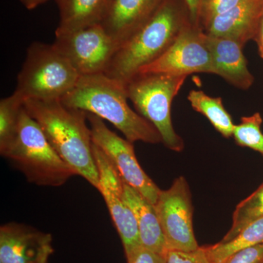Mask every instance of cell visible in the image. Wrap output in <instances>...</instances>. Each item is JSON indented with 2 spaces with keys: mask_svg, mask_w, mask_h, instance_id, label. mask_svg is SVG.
<instances>
[{
  "mask_svg": "<svg viewBox=\"0 0 263 263\" xmlns=\"http://www.w3.org/2000/svg\"><path fill=\"white\" fill-rule=\"evenodd\" d=\"M24 108L41 126L59 156L98 190L99 173L93 155L87 113L66 106L60 100H24Z\"/></svg>",
  "mask_w": 263,
  "mask_h": 263,
  "instance_id": "6da1fadb",
  "label": "cell"
},
{
  "mask_svg": "<svg viewBox=\"0 0 263 263\" xmlns=\"http://www.w3.org/2000/svg\"><path fill=\"white\" fill-rule=\"evenodd\" d=\"M190 23L184 0H164L146 23L118 48L104 73L125 84L141 68L162 56Z\"/></svg>",
  "mask_w": 263,
  "mask_h": 263,
  "instance_id": "7a4b0ae2",
  "label": "cell"
},
{
  "mask_svg": "<svg viewBox=\"0 0 263 263\" xmlns=\"http://www.w3.org/2000/svg\"><path fill=\"white\" fill-rule=\"evenodd\" d=\"M127 100L125 85L105 73H98L81 76L75 87L61 101L69 108L111 123L131 143H161L162 138L157 128L134 111Z\"/></svg>",
  "mask_w": 263,
  "mask_h": 263,
  "instance_id": "3957f363",
  "label": "cell"
},
{
  "mask_svg": "<svg viewBox=\"0 0 263 263\" xmlns=\"http://www.w3.org/2000/svg\"><path fill=\"white\" fill-rule=\"evenodd\" d=\"M0 154L38 186H62L76 173L53 149L41 126L22 109L13 136L0 146Z\"/></svg>",
  "mask_w": 263,
  "mask_h": 263,
  "instance_id": "277c9868",
  "label": "cell"
},
{
  "mask_svg": "<svg viewBox=\"0 0 263 263\" xmlns=\"http://www.w3.org/2000/svg\"><path fill=\"white\" fill-rule=\"evenodd\" d=\"M80 77L53 44L34 42L27 48L15 91L24 100H61L75 87Z\"/></svg>",
  "mask_w": 263,
  "mask_h": 263,
  "instance_id": "5b68a950",
  "label": "cell"
},
{
  "mask_svg": "<svg viewBox=\"0 0 263 263\" xmlns=\"http://www.w3.org/2000/svg\"><path fill=\"white\" fill-rule=\"evenodd\" d=\"M186 78L162 73H138L124 84L128 99L137 111L157 128L164 146L176 152L183 151L184 142L173 125L171 104Z\"/></svg>",
  "mask_w": 263,
  "mask_h": 263,
  "instance_id": "8992f818",
  "label": "cell"
},
{
  "mask_svg": "<svg viewBox=\"0 0 263 263\" xmlns=\"http://www.w3.org/2000/svg\"><path fill=\"white\" fill-rule=\"evenodd\" d=\"M167 251L193 252L199 248L193 230V206L187 181L183 176L171 187L161 190L155 204Z\"/></svg>",
  "mask_w": 263,
  "mask_h": 263,
  "instance_id": "52a82bcc",
  "label": "cell"
},
{
  "mask_svg": "<svg viewBox=\"0 0 263 263\" xmlns=\"http://www.w3.org/2000/svg\"><path fill=\"white\" fill-rule=\"evenodd\" d=\"M55 34L53 46L80 76L104 73L118 49L100 24Z\"/></svg>",
  "mask_w": 263,
  "mask_h": 263,
  "instance_id": "ba28073f",
  "label": "cell"
},
{
  "mask_svg": "<svg viewBox=\"0 0 263 263\" xmlns=\"http://www.w3.org/2000/svg\"><path fill=\"white\" fill-rule=\"evenodd\" d=\"M202 72L215 74L212 54L205 41V33L198 26L190 23L162 56L143 67L138 73L188 77L190 74Z\"/></svg>",
  "mask_w": 263,
  "mask_h": 263,
  "instance_id": "9c48e42d",
  "label": "cell"
},
{
  "mask_svg": "<svg viewBox=\"0 0 263 263\" xmlns=\"http://www.w3.org/2000/svg\"><path fill=\"white\" fill-rule=\"evenodd\" d=\"M87 120L93 143L108 157L124 182L155 205L161 190L142 169L133 143L109 129L100 117L87 113Z\"/></svg>",
  "mask_w": 263,
  "mask_h": 263,
  "instance_id": "30bf717a",
  "label": "cell"
},
{
  "mask_svg": "<svg viewBox=\"0 0 263 263\" xmlns=\"http://www.w3.org/2000/svg\"><path fill=\"white\" fill-rule=\"evenodd\" d=\"M92 151L99 173L98 191L106 202L127 256L142 245L136 217L124 199V181L108 157L95 143Z\"/></svg>",
  "mask_w": 263,
  "mask_h": 263,
  "instance_id": "8fae6325",
  "label": "cell"
},
{
  "mask_svg": "<svg viewBox=\"0 0 263 263\" xmlns=\"http://www.w3.org/2000/svg\"><path fill=\"white\" fill-rule=\"evenodd\" d=\"M53 252L49 233L16 222L0 228V263H47Z\"/></svg>",
  "mask_w": 263,
  "mask_h": 263,
  "instance_id": "7c38bea8",
  "label": "cell"
},
{
  "mask_svg": "<svg viewBox=\"0 0 263 263\" xmlns=\"http://www.w3.org/2000/svg\"><path fill=\"white\" fill-rule=\"evenodd\" d=\"M164 0H110L100 25L118 48L158 9Z\"/></svg>",
  "mask_w": 263,
  "mask_h": 263,
  "instance_id": "4fadbf2b",
  "label": "cell"
},
{
  "mask_svg": "<svg viewBox=\"0 0 263 263\" xmlns=\"http://www.w3.org/2000/svg\"><path fill=\"white\" fill-rule=\"evenodd\" d=\"M263 18V0H245L226 13L211 21L203 32L228 38L245 46L254 41Z\"/></svg>",
  "mask_w": 263,
  "mask_h": 263,
  "instance_id": "5bb4252c",
  "label": "cell"
},
{
  "mask_svg": "<svg viewBox=\"0 0 263 263\" xmlns=\"http://www.w3.org/2000/svg\"><path fill=\"white\" fill-rule=\"evenodd\" d=\"M205 41L212 54L215 75L235 88L249 89L254 84V77L249 70L243 54L245 46L233 40L207 34Z\"/></svg>",
  "mask_w": 263,
  "mask_h": 263,
  "instance_id": "9a60e30c",
  "label": "cell"
},
{
  "mask_svg": "<svg viewBox=\"0 0 263 263\" xmlns=\"http://www.w3.org/2000/svg\"><path fill=\"white\" fill-rule=\"evenodd\" d=\"M123 195L136 217L142 247L165 255L167 245L154 204L125 182Z\"/></svg>",
  "mask_w": 263,
  "mask_h": 263,
  "instance_id": "2e32d148",
  "label": "cell"
},
{
  "mask_svg": "<svg viewBox=\"0 0 263 263\" xmlns=\"http://www.w3.org/2000/svg\"><path fill=\"white\" fill-rule=\"evenodd\" d=\"M110 0H55L60 10L56 32H70L100 24Z\"/></svg>",
  "mask_w": 263,
  "mask_h": 263,
  "instance_id": "e0dca14e",
  "label": "cell"
},
{
  "mask_svg": "<svg viewBox=\"0 0 263 263\" xmlns=\"http://www.w3.org/2000/svg\"><path fill=\"white\" fill-rule=\"evenodd\" d=\"M192 108L209 119L213 127L226 138L233 136L234 123L227 111L221 98H214L201 90L193 89L187 97Z\"/></svg>",
  "mask_w": 263,
  "mask_h": 263,
  "instance_id": "ac0fdd59",
  "label": "cell"
},
{
  "mask_svg": "<svg viewBox=\"0 0 263 263\" xmlns=\"http://www.w3.org/2000/svg\"><path fill=\"white\" fill-rule=\"evenodd\" d=\"M260 243H263V217L252 221L229 241L204 247L211 262L222 263L235 252Z\"/></svg>",
  "mask_w": 263,
  "mask_h": 263,
  "instance_id": "d6986e66",
  "label": "cell"
},
{
  "mask_svg": "<svg viewBox=\"0 0 263 263\" xmlns=\"http://www.w3.org/2000/svg\"><path fill=\"white\" fill-rule=\"evenodd\" d=\"M263 217V183L252 195L237 205L233 215V223L229 231L220 242L234 238L245 227Z\"/></svg>",
  "mask_w": 263,
  "mask_h": 263,
  "instance_id": "ffe728a7",
  "label": "cell"
},
{
  "mask_svg": "<svg viewBox=\"0 0 263 263\" xmlns=\"http://www.w3.org/2000/svg\"><path fill=\"white\" fill-rule=\"evenodd\" d=\"M262 117L259 112L243 117L240 124L235 125L233 137L237 145L259 152L263 157Z\"/></svg>",
  "mask_w": 263,
  "mask_h": 263,
  "instance_id": "44dd1931",
  "label": "cell"
},
{
  "mask_svg": "<svg viewBox=\"0 0 263 263\" xmlns=\"http://www.w3.org/2000/svg\"><path fill=\"white\" fill-rule=\"evenodd\" d=\"M24 105L23 97L15 91L0 101V146L9 141L14 135Z\"/></svg>",
  "mask_w": 263,
  "mask_h": 263,
  "instance_id": "7402d4cb",
  "label": "cell"
},
{
  "mask_svg": "<svg viewBox=\"0 0 263 263\" xmlns=\"http://www.w3.org/2000/svg\"><path fill=\"white\" fill-rule=\"evenodd\" d=\"M245 0H202L198 25L204 30L208 24L217 15L226 13Z\"/></svg>",
  "mask_w": 263,
  "mask_h": 263,
  "instance_id": "603a6c76",
  "label": "cell"
},
{
  "mask_svg": "<svg viewBox=\"0 0 263 263\" xmlns=\"http://www.w3.org/2000/svg\"><path fill=\"white\" fill-rule=\"evenodd\" d=\"M165 258L166 263H212L204 247H200L193 252L168 250Z\"/></svg>",
  "mask_w": 263,
  "mask_h": 263,
  "instance_id": "cb8c5ba5",
  "label": "cell"
},
{
  "mask_svg": "<svg viewBox=\"0 0 263 263\" xmlns=\"http://www.w3.org/2000/svg\"><path fill=\"white\" fill-rule=\"evenodd\" d=\"M222 263H263V243L241 249Z\"/></svg>",
  "mask_w": 263,
  "mask_h": 263,
  "instance_id": "d4e9b609",
  "label": "cell"
},
{
  "mask_svg": "<svg viewBox=\"0 0 263 263\" xmlns=\"http://www.w3.org/2000/svg\"><path fill=\"white\" fill-rule=\"evenodd\" d=\"M127 263H166L165 255L140 247L126 256Z\"/></svg>",
  "mask_w": 263,
  "mask_h": 263,
  "instance_id": "484cf974",
  "label": "cell"
},
{
  "mask_svg": "<svg viewBox=\"0 0 263 263\" xmlns=\"http://www.w3.org/2000/svg\"><path fill=\"white\" fill-rule=\"evenodd\" d=\"M190 10L192 22L195 25L198 26L199 15L201 8L202 0H184Z\"/></svg>",
  "mask_w": 263,
  "mask_h": 263,
  "instance_id": "4316f807",
  "label": "cell"
},
{
  "mask_svg": "<svg viewBox=\"0 0 263 263\" xmlns=\"http://www.w3.org/2000/svg\"><path fill=\"white\" fill-rule=\"evenodd\" d=\"M257 43V46H258V51L261 58L263 60V18L261 21L260 26H259L258 33H257V37L254 40Z\"/></svg>",
  "mask_w": 263,
  "mask_h": 263,
  "instance_id": "83f0119b",
  "label": "cell"
},
{
  "mask_svg": "<svg viewBox=\"0 0 263 263\" xmlns=\"http://www.w3.org/2000/svg\"><path fill=\"white\" fill-rule=\"evenodd\" d=\"M27 9L33 10L43 3L47 2L48 0H18Z\"/></svg>",
  "mask_w": 263,
  "mask_h": 263,
  "instance_id": "f1b7e54d",
  "label": "cell"
}]
</instances>
